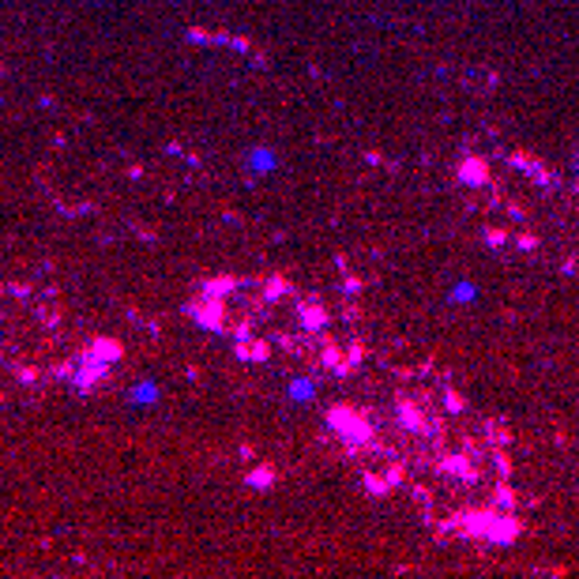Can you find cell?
<instances>
[{
    "instance_id": "obj_1",
    "label": "cell",
    "mask_w": 579,
    "mask_h": 579,
    "mask_svg": "<svg viewBox=\"0 0 579 579\" xmlns=\"http://www.w3.org/2000/svg\"><path fill=\"white\" fill-rule=\"evenodd\" d=\"M463 177H467V181H481V162H467V166H463Z\"/></svg>"
}]
</instances>
